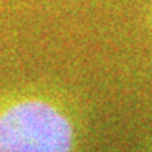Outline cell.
Masks as SVG:
<instances>
[{
    "instance_id": "cell-1",
    "label": "cell",
    "mask_w": 152,
    "mask_h": 152,
    "mask_svg": "<svg viewBox=\"0 0 152 152\" xmlns=\"http://www.w3.org/2000/svg\"><path fill=\"white\" fill-rule=\"evenodd\" d=\"M75 129L53 102L20 96L0 101V152H73Z\"/></svg>"
}]
</instances>
